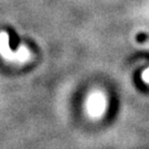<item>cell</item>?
<instances>
[{"label": "cell", "mask_w": 149, "mask_h": 149, "mask_svg": "<svg viewBox=\"0 0 149 149\" xmlns=\"http://www.w3.org/2000/svg\"><path fill=\"white\" fill-rule=\"evenodd\" d=\"M0 55L9 62L23 63L29 61L31 53L26 47H20L17 51H12L9 44V36L5 31L0 32Z\"/></svg>", "instance_id": "6da1fadb"}, {"label": "cell", "mask_w": 149, "mask_h": 149, "mask_svg": "<svg viewBox=\"0 0 149 149\" xmlns=\"http://www.w3.org/2000/svg\"><path fill=\"white\" fill-rule=\"evenodd\" d=\"M106 96L104 95L101 91H95L88 96V98L86 101V111L91 117H102L106 112Z\"/></svg>", "instance_id": "7a4b0ae2"}, {"label": "cell", "mask_w": 149, "mask_h": 149, "mask_svg": "<svg viewBox=\"0 0 149 149\" xmlns=\"http://www.w3.org/2000/svg\"><path fill=\"white\" fill-rule=\"evenodd\" d=\"M143 80H144L145 83L149 84V69L144 71V73H143Z\"/></svg>", "instance_id": "3957f363"}]
</instances>
